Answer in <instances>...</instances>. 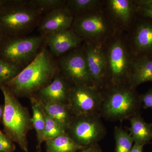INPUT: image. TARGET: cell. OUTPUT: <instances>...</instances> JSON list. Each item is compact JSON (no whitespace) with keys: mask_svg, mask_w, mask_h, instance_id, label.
<instances>
[{"mask_svg":"<svg viewBox=\"0 0 152 152\" xmlns=\"http://www.w3.org/2000/svg\"><path fill=\"white\" fill-rule=\"evenodd\" d=\"M59 67L50 53L42 46L34 60L15 77L4 84L16 96H32L50 83Z\"/></svg>","mask_w":152,"mask_h":152,"instance_id":"cell-1","label":"cell"},{"mask_svg":"<svg viewBox=\"0 0 152 152\" xmlns=\"http://www.w3.org/2000/svg\"><path fill=\"white\" fill-rule=\"evenodd\" d=\"M124 33L118 31L103 44L107 64L105 87L130 85L131 69L134 56Z\"/></svg>","mask_w":152,"mask_h":152,"instance_id":"cell-2","label":"cell"},{"mask_svg":"<svg viewBox=\"0 0 152 152\" xmlns=\"http://www.w3.org/2000/svg\"><path fill=\"white\" fill-rule=\"evenodd\" d=\"M101 91L100 116L110 121H122L139 114L142 104L140 95L130 85L107 86Z\"/></svg>","mask_w":152,"mask_h":152,"instance_id":"cell-3","label":"cell"},{"mask_svg":"<svg viewBox=\"0 0 152 152\" xmlns=\"http://www.w3.org/2000/svg\"><path fill=\"white\" fill-rule=\"evenodd\" d=\"M0 89L4 100L2 118L4 134L27 152V135L33 127L31 118L28 109L22 105L4 84L0 83Z\"/></svg>","mask_w":152,"mask_h":152,"instance_id":"cell-4","label":"cell"},{"mask_svg":"<svg viewBox=\"0 0 152 152\" xmlns=\"http://www.w3.org/2000/svg\"><path fill=\"white\" fill-rule=\"evenodd\" d=\"M71 28L85 42L101 44L118 31L106 12L104 5L94 10L75 16Z\"/></svg>","mask_w":152,"mask_h":152,"instance_id":"cell-5","label":"cell"},{"mask_svg":"<svg viewBox=\"0 0 152 152\" xmlns=\"http://www.w3.org/2000/svg\"><path fill=\"white\" fill-rule=\"evenodd\" d=\"M41 14L28 1H19L15 7L0 14V26L7 32L23 34L34 27Z\"/></svg>","mask_w":152,"mask_h":152,"instance_id":"cell-6","label":"cell"},{"mask_svg":"<svg viewBox=\"0 0 152 152\" xmlns=\"http://www.w3.org/2000/svg\"><path fill=\"white\" fill-rule=\"evenodd\" d=\"M99 115L75 116L67 133L76 143L84 148L97 143L106 134L105 127Z\"/></svg>","mask_w":152,"mask_h":152,"instance_id":"cell-7","label":"cell"},{"mask_svg":"<svg viewBox=\"0 0 152 152\" xmlns=\"http://www.w3.org/2000/svg\"><path fill=\"white\" fill-rule=\"evenodd\" d=\"M44 40L42 36L16 38L4 45L1 54L4 60L19 67L28 65L40 50Z\"/></svg>","mask_w":152,"mask_h":152,"instance_id":"cell-8","label":"cell"},{"mask_svg":"<svg viewBox=\"0 0 152 152\" xmlns=\"http://www.w3.org/2000/svg\"><path fill=\"white\" fill-rule=\"evenodd\" d=\"M102 100L100 90L94 87L75 85L71 87L68 104L75 116L100 115Z\"/></svg>","mask_w":152,"mask_h":152,"instance_id":"cell-9","label":"cell"},{"mask_svg":"<svg viewBox=\"0 0 152 152\" xmlns=\"http://www.w3.org/2000/svg\"><path fill=\"white\" fill-rule=\"evenodd\" d=\"M59 66L64 77L73 86L94 87L83 48L75 49L63 56Z\"/></svg>","mask_w":152,"mask_h":152,"instance_id":"cell-10","label":"cell"},{"mask_svg":"<svg viewBox=\"0 0 152 152\" xmlns=\"http://www.w3.org/2000/svg\"><path fill=\"white\" fill-rule=\"evenodd\" d=\"M82 48L94 86L101 91L107 85V64L103 44L84 42Z\"/></svg>","mask_w":152,"mask_h":152,"instance_id":"cell-11","label":"cell"},{"mask_svg":"<svg viewBox=\"0 0 152 152\" xmlns=\"http://www.w3.org/2000/svg\"><path fill=\"white\" fill-rule=\"evenodd\" d=\"M104 7L118 31H128L137 19L135 1L108 0L104 1Z\"/></svg>","mask_w":152,"mask_h":152,"instance_id":"cell-12","label":"cell"},{"mask_svg":"<svg viewBox=\"0 0 152 152\" xmlns=\"http://www.w3.org/2000/svg\"><path fill=\"white\" fill-rule=\"evenodd\" d=\"M129 30L130 34L126 36L134 57L152 55V20L142 18L136 19Z\"/></svg>","mask_w":152,"mask_h":152,"instance_id":"cell-13","label":"cell"},{"mask_svg":"<svg viewBox=\"0 0 152 152\" xmlns=\"http://www.w3.org/2000/svg\"><path fill=\"white\" fill-rule=\"evenodd\" d=\"M45 39L52 53L56 56L78 48L84 41L72 28L48 34Z\"/></svg>","mask_w":152,"mask_h":152,"instance_id":"cell-14","label":"cell"},{"mask_svg":"<svg viewBox=\"0 0 152 152\" xmlns=\"http://www.w3.org/2000/svg\"><path fill=\"white\" fill-rule=\"evenodd\" d=\"M75 16L65 5L48 12L41 21L39 30L45 35L71 28Z\"/></svg>","mask_w":152,"mask_h":152,"instance_id":"cell-15","label":"cell"},{"mask_svg":"<svg viewBox=\"0 0 152 152\" xmlns=\"http://www.w3.org/2000/svg\"><path fill=\"white\" fill-rule=\"evenodd\" d=\"M71 87L64 77L58 74L50 83L38 91L39 99L44 102L66 104L68 102Z\"/></svg>","mask_w":152,"mask_h":152,"instance_id":"cell-16","label":"cell"},{"mask_svg":"<svg viewBox=\"0 0 152 152\" xmlns=\"http://www.w3.org/2000/svg\"><path fill=\"white\" fill-rule=\"evenodd\" d=\"M152 82V55L134 57L132 66L130 84L135 89L139 85Z\"/></svg>","mask_w":152,"mask_h":152,"instance_id":"cell-17","label":"cell"},{"mask_svg":"<svg viewBox=\"0 0 152 152\" xmlns=\"http://www.w3.org/2000/svg\"><path fill=\"white\" fill-rule=\"evenodd\" d=\"M37 100L45 113L66 132L73 118L68 104Z\"/></svg>","mask_w":152,"mask_h":152,"instance_id":"cell-18","label":"cell"},{"mask_svg":"<svg viewBox=\"0 0 152 152\" xmlns=\"http://www.w3.org/2000/svg\"><path fill=\"white\" fill-rule=\"evenodd\" d=\"M130 134L136 143L145 145L152 140V124L144 121L139 114L129 119Z\"/></svg>","mask_w":152,"mask_h":152,"instance_id":"cell-19","label":"cell"},{"mask_svg":"<svg viewBox=\"0 0 152 152\" xmlns=\"http://www.w3.org/2000/svg\"><path fill=\"white\" fill-rule=\"evenodd\" d=\"M45 142V152H77L85 148L76 143L66 132Z\"/></svg>","mask_w":152,"mask_h":152,"instance_id":"cell-20","label":"cell"},{"mask_svg":"<svg viewBox=\"0 0 152 152\" xmlns=\"http://www.w3.org/2000/svg\"><path fill=\"white\" fill-rule=\"evenodd\" d=\"M30 100L33 113L32 117H31L32 123L37 134L38 147L39 148L41 144L44 142V132L45 126V117L37 99L34 96H31L30 97Z\"/></svg>","mask_w":152,"mask_h":152,"instance_id":"cell-21","label":"cell"},{"mask_svg":"<svg viewBox=\"0 0 152 152\" xmlns=\"http://www.w3.org/2000/svg\"><path fill=\"white\" fill-rule=\"evenodd\" d=\"M104 3V1L99 0H69L65 6L75 16L99 8Z\"/></svg>","mask_w":152,"mask_h":152,"instance_id":"cell-22","label":"cell"},{"mask_svg":"<svg viewBox=\"0 0 152 152\" xmlns=\"http://www.w3.org/2000/svg\"><path fill=\"white\" fill-rule=\"evenodd\" d=\"M116 152H131L134 140L130 134L121 128L116 127L114 132Z\"/></svg>","mask_w":152,"mask_h":152,"instance_id":"cell-23","label":"cell"},{"mask_svg":"<svg viewBox=\"0 0 152 152\" xmlns=\"http://www.w3.org/2000/svg\"><path fill=\"white\" fill-rule=\"evenodd\" d=\"M43 112L45 123L44 132V142L55 138L66 132L65 130L61 127L55 121L52 119L48 116L47 115L43 110Z\"/></svg>","mask_w":152,"mask_h":152,"instance_id":"cell-24","label":"cell"},{"mask_svg":"<svg viewBox=\"0 0 152 152\" xmlns=\"http://www.w3.org/2000/svg\"><path fill=\"white\" fill-rule=\"evenodd\" d=\"M20 68L0 58V83H5L20 72Z\"/></svg>","mask_w":152,"mask_h":152,"instance_id":"cell-25","label":"cell"},{"mask_svg":"<svg viewBox=\"0 0 152 152\" xmlns=\"http://www.w3.org/2000/svg\"><path fill=\"white\" fill-rule=\"evenodd\" d=\"M66 1L63 0H31L28 1L30 5L41 13L53 10L65 5Z\"/></svg>","mask_w":152,"mask_h":152,"instance_id":"cell-26","label":"cell"},{"mask_svg":"<svg viewBox=\"0 0 152 152\" xmlns=\"http://www.w3.org/2000/svg\"><path fill=\"white\" fill-rule=\"evenodd\" d=\"M135 1L137 15L142 18L152 20V0Z\"/></svg>","mask_w":152,"mask_h":152,"instance_id":"cell-27","label":"cell"},{"mask_svg":"<svg viewBox=\"0 0 152 152\" xmlns=\"http://www.w3.org/2000/svg\"><path fill=\"white\" fill-rule=\"evenodd\" d=\"M14 142L5 134L0 136V152H14L15 146Z\"/></svg>","mask_w":152,"mask_h":152,"instance_id":"cell-28","label":"cell"},{"mask_svg":"<svg viewBox=\"0 0 152 152\" xmlns=\"http://www.w3.org/2000/svg\"><path fill=\"white\" fill-rule=\"evenodd\" d=\"M140 97L144 109H152V89L140 95Z\"/></svg>","mask_w":152,"mask_h":152,"instance_id":"cell-29","label":"cell"},{"mask_svg":"<svg viewBox=\"0 0 152 152\" xmlns=\"http://www.w3.org/2000/svg\"><path fill=\"white\" fill-rule=\"evenodd\" d=\"M77 152H102V150L98 143H96L85 148Z\"/></svg>","mask_w":152,"mask_h":152,"instance_id":"cell-30","label":"cell"},{"mask_svg":"<svg viewBox=\"0 0 152 152\" xmlns=\"http://www.w3.org/2000/svg\"><path fill=\"white\" fill-rule=\"evenodd\" d=\"M143 147L144 145H143L134 143L131 152H142Z\"/></svg>","mask_w":152,"mask_h":152,"instance_id":"cell-31","label":"cell"},{"mask_svg":"<svg viewBox=\"0 0 152 152\" xmlns=\"http://www.w3.org/2000/svg\"><path fill=\"white\" fill-rule=\"evenodd\" d=\"M4 106L0 105V121L2 119L3 113H4Z\"/></svg>","mask_w":152,"mask_h":152,"instance_id":"cell-32","label":"cell"},{"mask_svg":"<svg viewBox=\"0 0 152 152\" xmlns=\"http://www.w3.org/2000/svg\"><path fill=\"white\" fill-rule=\"evenodd\" d=\"M3 3L4 2H3L2 1H0V8H1V7Z\"/></svg>","mask_w":152,"mask_h":152,"instance_id":"cell-33","label":"cell"},{"mask_svg":"<svg viewBox=\"0 0 152 152\" xmlns=\"http://www.w3.org/2000/svg\"><path fill=\"white\" fill-rule=\"evenodd\" d=\"M3 134L2 132H1V130H0V136L2 134Z\"/></svg>","mask_w":152,"mask_h":152,"instance_id":"cell-34","label":"cell"},{"mask_svg":"<svg viewBox=\"0 0 152 152\" xmlns=\"http://www.w3.org/2000/svg\"></svg>","mask_w":152,"mask_h":152,"instance_id":"cell-35","label":"cell"}]
</instances>
